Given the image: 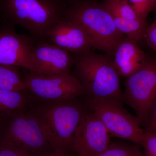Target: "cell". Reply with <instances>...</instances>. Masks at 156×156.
<instances>
[{
  "instance_id": "1",
  "label": "cell",
  "mask_w": 156,
  "mask_h": 156,
  "mask_svg": "<svg viewBox=\"0 0 156 156\" xmlns=\"http://www.w3.org/2000/svg\"><path fill=\"white\" fill-rule=\"evenodd\" d=\"M29 109L37 119L53 151L62 154L73 152L75 134L85 110L78 98L34 101Z\"/></svg>"
},
{
  "instance_id": "2",
  "label": "cell",
  "mask_w": 156,
  "mask_h": 156,
  "mask_svg": "<svg viewBox=\"0 0 156 156\" xmlns=\"http://www.w3.org/2000/svg\"><path fill=\"white\" fill-rule=\"evenodd\" d=\"M67 8L62 0H0V16L40 42L45 41L48 31L66 18Z\"/></svg>"
},
{
  "instance_id": "3",
  "label": "cell",
  "mask_w": 156,
  "mask_h": 156,
  "mask_svg": "<svg viewBox=\"0 0 156 156\" xmlns=\"http://www.w3.org/2000/svg\"><path fill=\"white\" fill-rule=\"evenodd\" d=\"M75 75L80 82L87 98L109 99L123 102L120 76L110 57L92 50L75 55Z\"/></svg>"
},
{
  "instance_id": "4",
  "label": "cell",
  "mask_w": 156,
  "mask_h": 156,
  "mask_svg": "<svg viewBox=\"0 0 156 156\" xmlns=\"http://www.w3.org/2000/svg\"><path fill=\"white\" fill-rule=\"evenodd\" d=\"M66 18L79 24L90 40L92 48L110 57L122 38L106 7L88 0H78L67 7Z\"/></svg>"
},
{
  "instance_id": "5",
  "label": "cell",
  "mask_w": 156,
  "mask_h": 156,
  "mask_svg": "<svg viewBox=\"0 0 156 156\" xmlns=\"http://www.w3.org/2000/svg\"><path fill=\"white\" fill-rule=\"evenodd\" d=\"M0 144L28 156L53 151L36 117L29 109L0 112Z\"/></svg>"
},
{
  "instance_id": "6",
  "label": "cell",
  "mask_w": 156,
  "mask_h": 156,
  "mask_svg": "<svg viewBox=\"0 0 156 156\" xmlns=\"http://www.w3.org/2000/svg\"><path fill=\"white\" fill-rule=\"evenodd\" d=\"M122 102L109 99L87 98L86 104L103 123L110 135L141 146L144 130L137 117L124 108Z\"/></svg>"
},
{
  "instance_id": "7",
  "label": "cell",
  "mask_w": 156,
  "mask_h": 156,
  "mask_svg": "<svg viewBox=\"0 0 156 156\" xmlns=\"http://www.w3.org/2000/svg\"><path fill=\"white\" fill-rule=\"evenodd\" d=\"M156 101V59H149L126 78L123 102L134 110L144 124Z\"/></svg>"
},
{
  "instance_id": "8",
  "label": "cell",
  "mask_w": 156,
  "mask_h": 156,
  "mask_svg": "<svg viewBox=\"0 0 156 156\" xmlns=\"http://www.w3.org/2000/svg\"><path fill=\"white\" fill-rule=\"evenodd\" d=\"M25 91L34 101L49 102L78 98L83 95L80 82L73 74L43 77L30 72L24 79Z\"/></svg>"
},
{
  "instance_id": "9",
  "label": "cell",
  "mask_w": 156,
  "mask_h": 156,
  "mask_svg": "<svg viewBox=\"0 0 156 156\" xmlns=\"http://www.w3.org/2000/svg\"><path fill=\"white\" fill-rule=\"evenodd\" d=\"M110 134L91 111H84L75 134L73 152L77 156H97L110 144Z\"/></svg>"
},
{
  "instance_id": "10",
  "label": "cell",
  "mask_w": 156,
  "mask_h": 156,
  "mask_svg": "<svg viewBox=\"0 0 156 156\" xmlns=\"http://www.w3.org/2000/svg\"><path fill=\"white\" fill-rule=\"evenodd\" d=\"M15 27L7 21L0 26V64L16 66L32 72L30 55L35 40L17 33Z\"/></svg>"
},
{
  "instance_id": "11",
  "label": "cell",
  "mask_w": 156,
  "mask_h": 156,
  "mask_svg": "<svg viewBox=\"0 0 156 156\" xmlns=\"http://www.w3.org/2000/svg\"><path fill=\"white\" fill-rule=\"evenodd\" d=\"M30 57L32 73L43 77L68 74L74 65V58L69 52L45 41L35 45Z\"/></svg>"
},
{
  "instance_id": "12",
  "label": "cell",
  "mask_w": 156,
  "mask_h": 156,
  "mask_svg": "<svg viewBox=\"0 0 156 156\" xmlns=\"http://www.w3.org/2000/svg\"><path fill=\"white\" fill-rule=\"evenodd\" d=\"M46 40L75 55L89 52L92 48L83 29L77 23L66 18L48 31Z\"/></svg>"
},
{
  "instance_id": "13",
  "label": "cell",
  "mask_w": 156,
  "mask_h": 156,
  "mask_svg": "<svg viewBox=\"0 0 156 156\" xmlns=\"http://www.w3.org/2000/svg\"><path fill=\"white\" fill-rule=\"evenodd\" d=\"M137 43L128 37H122L110 57L120 76L128 77L147 60Z\"/></svg>"
},
{
  "instance_id": "14",
  "label": "cell",
  "mask_w": 156,
  "mask_h": 156,
  "mask_svg": "<svg viewBox=\"0 0 156 156\" xmlns=\"http://www.w3.org/2000/svg\"><path fill=\"white\" fill-rule=\"evenodd\" d=\"M120 0H105L104 5L111 14L116 27L123 34L138 43L144 38L148 25L145 19L130 20L121 15L119 9Z\"/></svg>"
},
{
  "instance_id": "15",
  "label": "cell",
  "mask_w": 156,
  "mask_h": 156,
  "mask_svg": "<svg viewBox=\"0 0 156 156\" xmlns=\"http://www.w3.org/2000/svg\"><path fill=\"white\" fill-rule=\"evenodd\" d=\"M34 101L27 91L0 89V112L23 110L30 107Z\"/></svg>"
},
{
  "instance_id": "16",
  "label": "cell",
  "mask_w": 156,
  "mask_h": 156,
  "mask_svg": "<svg viewBox=\"0 0 156 156\" xmlns=\"http://www.w3.org/2000/svg\"><path fill=\"white\" fill-rule=\"evenodd\" d=\"M20 68L16 66L0 64V89L12 91L25 90Z\"/></svg>"
},
{
  "instance_id": "17",
  "label": "cell",
  "mask_w": 156,
  "mask_h": 156,
  "mask_svg": "<svg viewBox=\"0 0 156 156\" xmlns=\"http://www.w3.org/2000/svg\"><path fill=\"white\" fill-rule=\"evenodd\" d=\"M138 144L111 142L104 151L97 156H144Z\"/></svg>"
},
{
  "instance_id": "18",
  "label": "cell",
  "mask_w": 156,
  "mask_h": 156,
  "mask_svg": "<svg viewBox=\"0 0 156 156\" xmlns=\"http://www.w3.org/2000/svg\"><path fill=\"white\" fill-rule=\"evenodd\" d=\"M128 4L142 19H145L155 8L154 0H126Z\"/></svg>"
},
{
  "instance_id": "19",
  "label": "cell",
  "mask_w": 156,
  "mask_h": 156,
  "mask_svg": "<svg viewBox=\"0 0 156 156\" xmlns=\"http://www.w3.org/2000/svg\"><path fill=\"white\" fill-rule=\"evenodd\" d=\"M141 146L144 156H156V132L144 130Z\"/></svg>"
},
{
  "instance_id": "20",
  "label": "cell",
  "mask_w": 156,
  "mask_h": 156,
  "mask_svg": "<svg viewBox=\"0 0 156 156\" xmlns=\"http://www.w3.org/2000/svg\"><path fill=\"white\" fill-rule=\"evenodd\" d=\"M119 9L121 15L125 19L130 20L142 19L137 15L126 0H120Z\"/></svg>"
},
{
  "instance_id": "21",
  "label": "cell",
  "mask_w": 156,
  "mask_h": 156,
  "mask_svg": "<svg viewBox=\"0 0 156 156\" xmlns=\"http://www.w3.org/2000/svg\"><path fill=\"white\" fill-rule=\"evenodd\" d=\"M144 38L148 46L156 52V19L148 27Z\"/></svg>"
},
{
  "instance_id": "22",
  "label": "cell",
  "mask_w": 156,
  "mask_h": 156,
  "mask_svg": "<svg viewBox=\"0 0 156 156\" xmlns=\"http://www.w3.org/2000/svg\"><path fill=\"white\" fill-rule=\"evenodd\" d=\"M144 124L145 130L156 132V101Z\"/></svg>"
},
{
  "instance_id": "23",
  "label": "cell",
  "mask_w": 156,
  "mask_h": 156,
  "mask_svg": "<svg viewBox=\"0 0 156 156\" xmlns=\"http://www.w3.org/2000/svg\"><path fill=\"white\" fill-rule=\"evenodd\" d=\"M0 156H28L15 148L0 144Z\"/></svg>"
},
{
  "instance_id": "24",
  "label": "cell",
  "mask_w": 156,
  "mask_h": 156,
  "mask_svg": "<svg viewBox=\"0 0 156 156\" xmlns=\"http://www.w3.org/2000/svg\"><path fill=\"white\" fill-rule=\"evenodd\" d=\"M38 156H73L71 154H62L54 151L47 152Z\"/></svg>"
},
{
  "instance_id": "25",
  "label": "cell",
  "mask_w": 156,
  "mask_h": 156,
  "mask_svg": "<svg viewBox=\"0 0 156 156\" xmlns=\"http://www.w3.org/2000/svg\"><path fill=\"white\" fill-rule=\"evenodd\" d=\"M62 1L64 2H65V1H69V2H70L71 3H72L74 2H76V1H78V0H62Z\"/></svg>"
},
{
  "instance_id": "26",
  "label": "cell",
  "mask_w": 156,
  "mask_h": 156,
  "mask_svg": "<svg viewBox=\"0 0 156 156\" xmlns=\"http://www.w3.org/2000/svg\"><path fill=\"white\" fill-rule=\"evenodd\" d=\"M154 2L155 7L156 8V0H154Z\"/></svg>"
},
{
  "instance_id": "27",
  "label": "cell",
  "mask_w": 156,
  "mask_h": 156,
  "mask_svg": "<svg viewBox=\"0 0 156 156\" xmlns=\"http://www.w3.org/2000/svg\"><path fill=\"white\" fill-rule=\"evenodd\" d=\"M1 115H0V122H1Z\"/></svg>"
},
{
  "instance_id": "28",
  "label": "cell",
  "mask_w": 156,
  "mask_h": 156,
  "mask_svg": "<svg viewBox=\"0 0 156 156\" xmlns=\"http://www.w3.org/2000/svg\"><path fill=\"white\" fill-rule=\"evenodd\" d=\"M0 18H1V16H0Z\"/></svg>"
}]
</instances>
